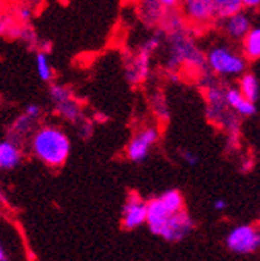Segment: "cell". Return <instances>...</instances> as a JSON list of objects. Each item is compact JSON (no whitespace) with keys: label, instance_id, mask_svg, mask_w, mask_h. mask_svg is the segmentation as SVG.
Returning <instances> with one entry per match:
<instances>
[{"label":"cell","instance_id":"2e32d148","mask_svg":"<svg viewBox=\"0 0 260 261\" xmlns=\"http://www.w3.org/2000/svg\"><path fill=\"white\" fill-rule=\"evenodd\" d=\"M55 110H56V113L61 116V118L67 120L70 123H80L83 120V109L75 99L56 103Z\"/></svg>","mask_w":260,"mask_h":261},{"label":"cell","instance_id":"ffe728a7","mask_svg":"<svg viewBox=\"0 0 260 261\" xmlns=\"http://www.w3.org/2000/svg\"><path fill=\"white\" fill-rule=\"evenodd\" d=\"M35 69H37V75L40 80L50 83L55 78V70L51 67L50 59L46 53H42V51H37L35 55Z\"/></svg>","mask_w":260,"mask_h":261},{"label":"cell","instance_id":"e0dca14e","mask_svg":"<svg viewBox=\"0 0 260 261\" xmlns=\"http://www.w3.org/2000/svg\"><path fill=\"white\" fill-rule=\"evenodd\" d=\"M243 56L246 61H257L260 58V29L252 28L243 38Z\"/></svg>","mask_w":260,"mask_h":261},{"label":"cell","instance_id":"30bf717a","mask_svg":"<svg viewBox=\"0 0 260 261\" xmlns=\"http://www.w3.org/2000/svg\"><path fill=\"white\" fill-rule=\"evenodd\" d=\"M224 99H225V103L230 110H233L240 116H244V118H251V116H254L257 113L255 103L249 102L248 99H244L237 88H233V86L225 88L224 89Z\"/></svg>","mask_w":260,"mask_h":261},{"label":"cell","instance_id":"9c48e42d","mask_svg":"<svg viewBox=\"0 0 260 261\" xmlns=\"http://www.w3.org/2000/svg\"><path fill=\"white\" fill-rule=\"evenodd\" d=\"M184 15L193 24H207L214 18L212 0H188L184 4Z\"/></svg>","mask_w":260,"mask_h":261},{"label":"cell","instance_id":"d4e9b609","mask_svg":"<svg viewBox=\"0 0 260 261\" xmlns=\"http://www.w3.org/2000/svg\"><path fill=\"white\" fill-rule=\"evenodd\" d=\"M80 130H82V136L83 137H89L91 134H93V121L83 118L80 121Z\"/></svg>","mask_w":260,"mask_h":261},{"label":"cell","instance_id":"8992f818","mask_svg":"<svg viewBox=\"0 0 260 261\" xmlns=\"http://www.w3.org/2000/svg\"><path fill=\"white\" fill-rule=\"evenodd\" d=\"M147 220V201L142 199L139 193H128L126 201L122 207V226L128 231H133L146 225Z\"/></svg>","mask_w":260,"mask_h":261},{"label":"cell","instance_id":"9a60e30c","mask_svg":"<svg viewBox=\"0 0 260 261\" xmlns=\"http://www.w3.org/2000/svg\"><path fill=\"white\" fill-rule=\"evenodd\" d=\"M240 94L248 99L252 103H257L258 97H260V83H258V78L254 72H244L240 76V82H238V88Z\"/></svg>","mask_w":260,"mask_h":261},{"label":"cell","instance_id":"44dd1931","mask_svg":"<svg viewBox=\"0 0 260 261\" xmlns=\"http://www.w3.org/2000/svg\"><path fill=\"white\" fill-rule=\"evenodd\" d=\"M50 99L53 100V103H61V102H66L74 99V91L66 86V85H61V83H53L50 86Z\"/></svg>","mask_w":260,"mask_h":261},{"label":"cell","instance_id":"6da1fadb","mask_svg":"<svg viewBox=\"0 0 260 261\" xmlns=\"http://www.w3.org/2000/svg\"><path fill=\"white\" fill-rule=\"evenodd\" d=\"M72 150L70 137L58 126L37 127L31 136V151L48 167H62Z\"/></svg>","mask_w":260,"mask_h":261},{"label":"cell","instance_id":"ba28073f","mask_svg":"<svg viewBox=\"0 0 260 261\" xmlns=\"http://www.w3.org/2000/svg\"><path fill=\"white\" fill-rule=\"evenodd\" d=\"M150 53L146 49H139L129 62L126 64V78L129 83H144L150 73Z\"/></svg>","mask_w":260,"mask_h":261},{"label":"cell","instance_id":"83f0119b","mask_svg":"<svg viewBox=\"0 0 260 261\" xmlns=\"http://www.w3.org/2000/svg\"><path fill=\"white\" fill-rule=\"evenodd\" d=\"M258 5H260V2L257 0H244L243 2V8H258Z\"/></svg>","mask_w":260,"mask_h":261},{"label":"cell","instance_id":"277c9868","mask_svg":"<svg viewBox=\"0 0 260 261\" xmlns=\"http://www.w3.org/2000/svg\"><path fill=\"white\" fill-rule=\"evenodd\" d=\"M225 245L231 253L249 255L258 250L260 232L254 225H238L231 228L225 238Z\"/></svg>","mask_w":260,"mask_h":261},{"label":"cell","instance_id":"3957f363","mask_svg":"<svg viewBox=\"0 0 260 261\" xmlns=\"http://www.w3.org/2000/svg\"><path fill=\"white\" fill-rule=\"evenodd\" d=\"M182 62L193 64L195 67H203V65H206V58L201 53V49L195 45L187 35H184L179 31L171 35L170 67L176 70V67H179Z\"/></svg>","mask_w":260,"mask_h":261},{"label":"cell","instance_id":"d6986e66","mask_svg":"<svg viewBox=\"0 0 260 261\" xmlns=\"http://www.w3.org/2000/svg\"><path fill=\"white\" fill-rule=\"evenodd\" d=\"M214 2V18L225 21L227 18L243 11V0H212Z\"/></svg>","mask_w":260,"mask_h":261},{"label":"cell","instance_id":"52a82bcc","mask_svg":"<svg viewBox=\"0 0 260 261\" xmlns=\"http://www.w3.org/2000/svg\"><path fill=\"white\" fill-rule=\"evenodd\" d=\"M193 218L188 215L187 211H182L166 220V223L160 232V238H163L168 242H180L193 231Z\"/></svg>","mask_w":260,"mask_h":261},{"label":"cell","instance_id":"cb8c5ba5","mask_svg":"<svg viewBox=\"0 0 260 261\" xmlns=\"http://www.w3.org/2000/svg\"><path fill=\"white\" fill-rule=\"evenodd\" d=\"M32 18V10L28 5H22L18 8V19L22 22H28Z\"/></svg>","mask_w":260,"mask_h":261},{"label":"cell","instance_id":"7c38bea8","mask_svg":"<svg viewBox=\"0 0 260 261\" xmlns=\"http://www.w3.org/2000/svg\"><path fill=\"white\" fill-rule=\"evenodd\" d=\"M251 29H252V19L249 16V13H246L244 10L224 21L225 34L230 38H235V40H243Z\"/></svg>","mask_w":260,"mask_h":261},{"label":"cell","instance_id":"7a4b0ae2","mask_svg":"<svg viewBox=\"0 0 260 261\" xmlns=\"http://www.w3.org/2000/svg\"><path fill=\"white\" fill-rule=\"evenodd\" d=\"M204 58L209 70L219 76H241L248 72V61L235 48L227 45L212 46Z\"/></svg>","mask_w":260,"mask_h":261},{"label":"cell","instance_id":"7402d4cb","mask_svg":"<svg viewBox=\"0 0 260 261\" xmlns=\"http://www.w3.org/2000/svg\"><path fill=\"white\" fill-rule=\"evenodd\" d=\"M179 154H180V160L184 161L187 166L193 167V166H198L200 163V156L195 153L193 150H188V148H180L179 150Z\"/></svg>","mask_w":260,"mask_h":261},{"label":"cell","instance_id":"603a6c76","mask_svg":"<svg viewBox=\"0 0 260 261\" xmlns=\"http://www.w3.org/2000/svg\"><path fill=\"white\" fill-rule=\"evenodd\" d=\"M24 113L28 115V116H31V118H34L35 121H38V120L42 118L43 110H42L40 106H37V103H29V106L24 109Z\"/></svg>","mask_w":260,"mask_h":261},{"label":"cell","instance_id":"ac0fdd59","mask_svg":"<svg viewBox=\"0 0 260 261\" xmlns=\"http://www.w3.org/2000/svg\"><path fill=\"white\" fill-rule=\"evenodd\" d=\"M158 199L161 201V204L164 205V208L171 215L174 214H179L182 211H185V201H184V196L182 193L176 188H171V190H166L164 193H161L158 196Z\"/></svg>","mask_w":260,"mask_h":261},{"label":"cell","instance_id":"484cf974","mask_svg":"<svg viewBox=\"0 0 260 261\" xmlns=\"http://www.w3.org/2000/svg\"><path fill=\"white\" fill-rule=\"evenodd\" d=\"M212 207H214V211H217V212H224V211H227L228 202H227L224 198H217V199L214 201Z\"/></svg>","mask_w":260,"mask_h":261},{"label":"cell","instance_id":"4316f807","mask_svg":"<svg viewBox=\"0 0 260 261\" xmlns=\"http://www.w3.org/2000/svg\"><path fill=\"white\" fill-rule=\"evenodd\" d=\"M0 261H11L10 253H8L7 247L4 245V242H2V241H0Z\"/></svg>","mask_w":260,"mask_h":261},{"label":"cell","instance_id":"8fae6325","mask_svg":"<svg viewBox=\"0 0 260 261\" xmlns=\"http://www.w3.org/2000/svg\"><path fill=\"white\" fill-rule=\"evenodd\" d=\"M22 161V150L18 142L11 139L0 140V171H13Z\"/></svg>","mask_w":260,"mask_h":261},{"label":"cell","instance_id":"5b68a950","mask_svg":"<svg viewBox=\"0 0 260 261\" xmlns=\"http://www.w3.org/2000/svg\"><path fill=\"white\" fill-rule=\"evenodd\" d=\"M160 140V130L157 126H146L142 127L139 133L129 140L128 147H126V156L131 163H144L149 154L152 147Z\"/></svg>","mask_w":260,"mask_h":261},{"label":"cell","instance_id":"5bb4252c","mask_svg":"<svg viewBox=\"0 0 260 261\" xmlns=\"http://www.w3.org/2000/svg\"><path fill=\"white\" fill-rule=\"evenodd\" d=\"M35 124H37V121L22 112L18 116V118L13 121V124L10 127L8 139H11V140H15V142L19 143L22 139H26L28 136H32L35 133Z\"/></svg>","mask_w":260,"mask_h":261},{"label":"cell","instance_id":"4fadbf2b","mask_svg":"<svg viewBox=\"0 0 260 261\" xmlns=\"http://www.w3.org/2000/svg\"><path fill=\"white\" fill-rule=\"evenodd\" d=\"M176 2H144L140 7L142 19L147 24L161 22L174 10Z\"/></svg>","mask_w":260,"mask_h":261}]
</instances>
